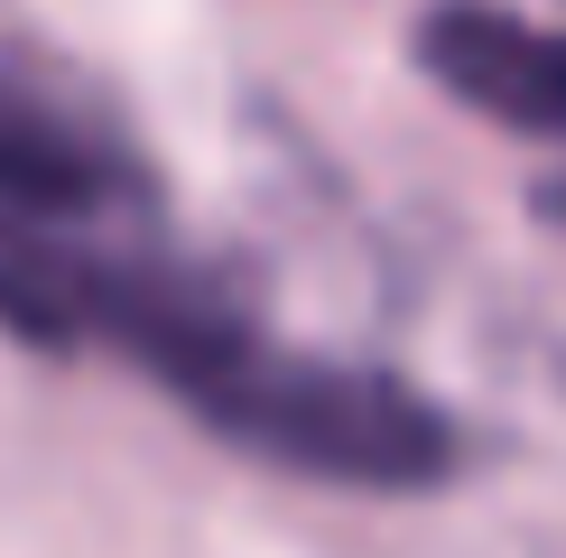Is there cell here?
<instances>
[{
  "label": "cell",
  "mask_w": 566,
  "mask_h": 558,
  "mask_svg": "<svg viewBox=\"0 0 566 558\" xmlns=\"http://www.w3.org/2000/svg\"><path fill=\"white\" fill-rule=\"evenodd\" d=\"M158 391L186 401V418L214 447L279 465L297 484H335V494H437L474 456L464 418L437 391H418L390 363L279 344L242 298H223L158 363Z\"/></svg>",
  "instance_id": "1"
},
{
  "label": "cell",
  "mask_w": 566,
  "mask_h": 558,
  "mask_svg": "<svg viewBox=\"0 0 566 558\" xmlns=\"http://www.w3.org/2000/svg\"><path fill=\"white\" fill-rule=\"evenodd\" d=\"M122 205H149V168L130 158V140L75 112L56 84L0 65V215L84 232Z\"/></svg>",
  "instance_id": "2"
},
{
  "label": "cell",
  "mask_w": 566,
  "mask_h": 558,
  "mask_svg": "<svg viewBox=\"0 0 566 558\" xmlns=\"http://www.w3.org/2000/svg\"><path fill=\"white\" fill-rule=\"evenodd\" d=\"M409 56L483 122L521 140H566V29H538L502 0H437L418 10Z\"/></svg>",
  "instance_id": "3"
},
{
  "label": "cell",
  "mask_w": 566,
  "mask_h": 558,
  "mask_svg": "<svg viewBox=\"0 0 566 558\" xmlns=\"http://www.w3.org/2000/svg\"><path fill=\"white\" fill-rule=\"evenodd\" d=\"M538 224H566V168H557L548 186H538Z\"/></svg>",
  "instance_id": "4"
}]
</instances>
